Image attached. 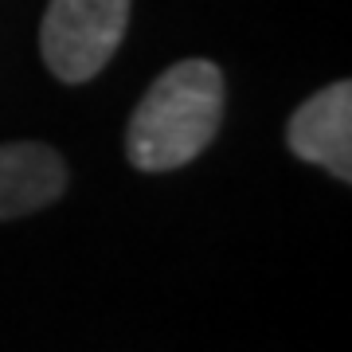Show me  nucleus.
<instances>
[{
	"label": "nucleus",
	"instance_id": "nucleus-1",
	"mask_svg": "<svg viewBox=\"0 0 352 352\" xmlns=\"http://www.w3.org/2000/svg\"><path fill=\"white\" fill-rule=\"evenodd\" d=\"M223 122V75L212 59H180L164 71L126 129V157L141 173L192 164Z\"/></svg>",
	"mask_w": 352,
	"mask_h": 352
},
{
	"label": "nucleus",
	"instance_id": "nucleus-2",
	"mask_svg": "<svg viewBox=\"0 0 352 352\" xmlns=\"http://www.w3.org/2000/svg\"><path fill=\"white\" fill-rule=\"evenodd\" d=\"M129 0H47L39 24L43 63L63 82H90L122 47Z\"/></svg>",
	"mask_w": 352,
	"mask_h": 352
},
{
	"label": "nucleus",
	"instance_id": "nucleus-3",
	"mask_svg": "<svg viewBox=\"0 0 352 352\" xmlns=\"http://www.w3.org/2000/svg\"><path fill=\"white\" fill-rule=\"evenodd\" d=\"M294 157L321 164L329 176L352 180V87L340 78L302 102L286 126Z\"/></svg>",
	"mask_w": 352,
	"mask_h": 352
},
{
	"label": "nucleus",
	"instance_id": "nucleus-4",
	"mask_svg": "<svg viewBox=\"0 0 352 352\" xmlns=\"http://www.w3.org/2000/svg\"><path fill=\"white\" fill-rule=\"evenodd\" d=\"M67 188L63 157L39 141L0 145V219H20L47 208Z\"/></svg>",
	"mask_w": 352,
	"mask_h": 352
}]
</instances>
